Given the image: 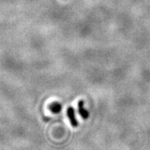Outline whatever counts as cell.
<instances>
[{
    "mask_svg": "<svg viewBox=\"0 0 150 150\" xmlns=\"http://www.w3.org/2000/svg\"><path fill=\"white\" fill-rule=\"evenodd\" d=\"M67 115H68V118L69 119L71 125L74 128H77L79 126V123H78V120H77L76 116H75V111L74 108L69 107L67 109Z\"/></svg>",
    "mask_w": 150,
    "mask_h": 150,
    "instance_id": "6da1fadb",
    "label": "cell"
},
{
    "mask_svg": "<svg viewBox=\"0 0 150 150\" xmlns=\"http://www.w3.org/2000/svg\"><path fill=\"white\" fill-rule=\"evenodd\" d=\"M78 109H79V115L83 119H87L89 117V112L87 109L84 108V102L83 100H79V102L78 103Z\"/></svg>",
    "mask_w": 150,
    "mask_h": 150,
    "instance_id": "7a4b0ae2",
    "label": "cell"
},
{
    "mask_svg": "<svg viewBox=\"0 0 150 150\" xmlns=\"http://www.w3.org/2000/svg\"><path fill=\"white\" fill-rule=\"evenodd\" d=\"M48 108L53 113H59L62 110V104L58 102L52 103L49 104Z\"/></svg>",
    "mask_w": 150,
    "mask_h": 150,
    "instance_id": "3957f363",
    "label": "cell"
}]
</instances>
